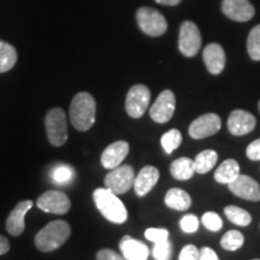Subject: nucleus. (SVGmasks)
I'll use <instances>...</instances> for the list:
<instances>
[{
    "label": "nucleus",
    "instance_id": "nucleus-1",
    "mask_svg": "<svg viewBox=\"0 0 260 260\" xmlns=\"http://www.w3.org/2000/svg\"><path fill=\"white\" fill-rule=\"evenodd\" d=\"M96 103L92 94L81 92L74 96L70 105V121L79 132H87L95 123Z\"/></svg>",
    "mask_w": 260,
    "mask_h": 260
},
{
    "label": "nucleus",
    "instance_id": "nucleus-2",
    "mask_svg": "<svg viewBox=\"0 0 260 260\" xmlns=\"http://www.w3.org/2000/svg\"><path fill=\"white\" fill-rule=\"evenodd\" d=\"M93 200L96 209L107 220L115 224H122L128 219V211L122 200L107 188H98L93 193Z\"/></svg>",
    "mask_w": 260,
    "mask_h": 260
},
{
    "label": "nucleus",
    "instance_id": "nucleus-3",
    "mask_svg": "<svg viewBox=\"0 0 260 260\" xmlns=\"http://www.w3.org/2000/svg\"><path fill=\"white\" fill-rule=\"evenodd\" d=\"M71 228L65 220H53L35 235V246L41 252L56 251L70 237Z\"/></svg>",
    "mask_w": 260,
    "mask_h": 260
},
{
    "label": "nucleus",
    "instance_id": "nucleus-4",
    "mask_svg": "<svg viewBox=\"0 0 260 260\" xmlns=\"http://www.w3.org/2000/svg\"><path fill=\"white\" fill-rule=\"evenodd\" d=\"M46 134L51 145L60 147L68 140L67 116L60 107H54L47 112L45 117Z\"/></svg>",
    "mask_w": 260,
    "mask_h": 260
},
{
    "label": "nucleus",
    "instance_id": "nucleus-5",
    "mask_svg": "<svg viewBox=\"0 0 260 260\" xmlns=\"http://www.w3.org/2000/svg\"><path fill=\"white\" fill-rule=\"evenodd\" d=\"M136 21L142 32L152 38L160 37L168 29V22L158 10L140 8L136 12Z\"/></svg>",
    "mask_w": 260,
    "mask_h": 260
},
{
    "label": "nucleus",
    "instance_id": "nucleus-6",
    "mask_svg": "<svg viewBox=\"0 0 260 260\" xmlns=\"http://www.w3.org/2000/svg\"><path fill=\"white\" fill-rule=\"evenodd\" d=\"M135 181V172L133 167L130 165H119L105 176L104 183L105 188L110 189L113 193L119 195L124 194L128 191L130 188L134 186Z\"/></svg>",
    "mask_w": 260,
    "mask_h": 260
},
{
    "label": "nucleus",
    "instance_id": "nucleus-7",
    "mask_svg": "<svg viewBox=\"0 0 260 260\" xmlns=\"http://www.w3.org/2000/svg\"><path fill=\"white\" fill-rule=\"evenodd\" d=\"M201 47V35L198 25L191 21H186L181 24L178 35V48L184 57L197 56Z\"/></svg>",
    "mask_w": 260,
    "mask_h": 260
},
{
    "label": "nucleus",
    "instance_id": "nucleus-8",
    "mask_svg": "<svg viewBox=\"0 0 260 260\" xmlns=\"http://www.w3.org/2000/svg\"><path fill=\"white\" fill-rule=\"evenodd\" d=\"M151 102V92L144 84H135L129 89L125 99L126 113L132 118H140L145 115Z\"/></svg>",
    "mask_w": 260,
    "mask_h": 260
},
{
    "label": "nucleus",
    "instance_id": "nucleus-9",
    "mask_svg": "<svg viewBox=\"0 0 260 260\" xmlns=\"http://www.w3.org/2000/svg\"><path fill=\"white\" fill-rule=\"evenodd\" d=\"M175 107H176V98L174 92L170 89H165L159 94L157 100L149 109V115L155 123L164 124L172 118Z\"/></svg>",
    "mask_w": 260,
    "mask_h": 260
},
{
    "label": "nucleus",
    "instance_id": "nucleus-10",
    "mask_svg": "<svg viewBox=\"0 0 260 260\" xmlns=\"http://www.w3.org/2000/svg\"><path fill=\"white\" fill-rule=\"evenodd\" d=\"M38 207L44 212L54 214H65L69 212L71 201L67 194L58 190H47L39 197Z\"/></svg>",
    "mask_w": 260,
    "mask_h": 260
},
{
    "label": "nucleus",
    "instance_id": "nucleus-11",
    "mask_svg": "<svg viewBox=\"0 0 260 260\" xmlns=\"http://www.w3.org/2000/svg\"><path fill=\"white\" fill-rule=\"evenodd\" d=\"M220 126H222V122H220L218 115L206 113V115L198 117L195 121L191 122L188 132H189L191 138L200 140L217 134Z\"/></svg>",
    "mask_w": 260,
    "mask_h": 260
},
{
    "label": "nucleus",
    "instance_id": "nucleus-12",
    "mask_svg": "<svg viewBox=\"0 0 260 260\" xmlns=\"http://www.w3.org/2000/svg\"><path fill=\"white\" fill-rule=\"evenodd\" d=\"M229 190L236 197L248 201H260V187L254 178L247 175H239L235 181L228 184Z\"/></svg>",
    "mask_w": 260,
    "mask_h": 260
},
{
    "label": "nucleus",
    "instance_id": "nucleus-13",
    "mask_svg": "<svg viewBox=\"0 0 260 260\" xmlns=\"http://www.w3.org/2000/svg\"><path fill=\"white\" fill-rule=\"evenodd\" d=\"M256 119L252 113L245 110H234L228 118V130L234 136H243L253 132Z\"/></svg>",
    "mask_w": 260,
    "mask_h": 260
},
{
    "label": "nucleus",
    "instance_id": "nucleus-14",
    "mask_svg": "<svg viewBox=\"0 0 260 260\" xmlns=\"http://www.w3.org/2000/svg\"><path fill=\"white\" fill-rule=\"evenodd\" d=\"M222 11L228 18L236 22H247L255 14L249 0H223Z\"/></svg>",
    "mask_w": 260,
    "mask_h": 260
},
{
    "label": "nucleus",
    "instance_id": "nucleus-15",
    "mask_svg": "<svg viewBox=\"0 0 260 260\" xmlns=\"http://www.w3.org/2000/svg\"><path fill=\"white\" fill-rule=\"evenodd\" d=\"M129 153V144L126 141H116L109 145L104 149L102 158V165L105 169L112 170L122 164L123 160Z\"/></svg>",
    "mask_w": 260,
    "mask_h": 260
},
{
    "label": "nucleus",
    "instance_id": "nucleus-16",
    "mask_svg": "<svg viewBox=\"0 0 260 260\" xmlns=\"http://www.w3.org/2000/svg\"><path fill=\"white\" fill-rule=\"evenodd\" d=\"M31 207V200L21 201V203L16 205L15 209L11 211L8 219H6V230H8L9 234H11L12 236H19L24 232L25 214L28 213V211L30 210Z\"/></svg>",
    "mask_w": 260,
    "mask_h": 260
},
{
    "label": "nucleus",
    "instance_id": "nucleus-17",
    "mask_svg": "<svg viewBox=\"0 0 260 260\" xmlns=\"http://www.w3.org/2000/svg\"><path fill=\"white\" fill-rule=\"evenodd\" d=\"M203 58L207 70L212 75H219L225 68V52L219 44H210L204 48Z\"/></svg>",
    "mask_w": 260,
    "mask_h": 260
},
{
    "label": "nucleus",
    "instance_id": "nucleus-18",
    "mask_svg": "<svg viewBox=\"0 0 260 260\" xmlns=\"http://www.w3.org/2000/svg\"><path fill=\"white\" fill-rule=\"evenodd\" d=\"M159 170L157 168L147 165V167L142 168L138 176H135L134 181V189L138 197H145L149 191L153 189V187L157 184L159 180Z\"/></svg>",
    "mask_w": 260,
    "mask_h": 260
},
{
    "label": "nucleus",
    "instance_id": "nucleus-19",
    "mask_svg": "<svg viewBox=\"0 0 260 260\" xmlns=\"http://www.w3.org/2000/svg\"><path fill=\"white\" fill-rule=\"evenodd\" d=\"M119 249L125 260H147L149 255L148 247L144 242L128 235L122 237L119 242Z\"/></svg>",
    "mask_w": 260,
    "mask_h": 260
},
{
    "label": "nucleus",
    "instance_id": "nucleus-20",
    "mask_svg": "<svg viewBox=\"0 0 260 260\" xmlns=\"http://www.w3.org/2000/svg\"><path fill=\"white\" fill-rule=\"evenodd\" d=\"M165 205L172 210L186 211L190 207V195L181 188H171L165 195Z\"/></svg>",
    "mask_w": 260,
    "mask_h": 260
},
{
    "label": "nucleus",
    "instance_id": "nucleus-21",
    "mask_svg": "<svg viewBox=\"0 0 260 260\" xmlns=\"http://www.w3.org/2000/svg\"><path fill=\"white\" fill-rule=\"evenodd\" d=\"M240 175V165L235 159H226L214 172V180L218 183L229 184Z\"/></svg>",
    "mask_w": 260,
    "mask_h": 260
},
{
    "label": "nucleus",
    "instance_id": "nucleus-22",
    "mask_svg": "<svg viewBox=\"0 0 260 260\" xmlns=\"http://www.w3.org/2000/svg\"><path fill=\"white\" fill-rule=\"evenodd\" d=\"M170 172L174 178H176L178 181L189 180L195 174L194 160L187 157L178 158L171 162Z\"/></svg>",
    "mask_w": 260,
    "mask_h": 260
},
{
    "label": "nucleus",
    "instance_id": "nucleus-23",
    "mask_svg": "<svg viewBox=\"0 0 260 260\" xmlns=\"http://www.w3.org/2000/svg\"><path fill=\"white\" fill-rule=\"evenodd\" d=\"M217 160H218V154L213 149H205L200 152L194 159L195 172L197 174H207V172L212 170L213 167H216Z\"/></svg>",
    "mask_w": 260,
    "mask_h": 260
},
{
    "label": "nucleus",
    "instance_id": "nucleus-24",
    "mask_svg": "<svg viewBox=\"0 0 260 260\" xmlns=\"http://www.w3.org/2000/svg\"><path fill=\"white\" fill-rule=\"evenodd\" d=\"M17 51L12 45L0 40V74L11 70L17 63Z\"/></svg>",
    "mask_w": 260,
    "mask_h": 260
},
{
    "label": "nucleus",
    "instance_id": "nucleus-25",
    "mask_svg": "<svg viewBox=\"0 0 260 260\" xmlns=\"http://www.w3.org/2000/svg\"><path fill=\"white\" fill-rule=\"evenodd\" d=\"M224 213H225L226 218L230 222L239 226H247L252 222V216L247 212L246 210L241 209V207L234 206V205H229L224 209Z\"/></svg>",
    "mask_w": 260,
    "mask_h": 260
},
{
    "label": "nucleus",
    "instance_id": "nucleus-26",
    "mask_svg": "<svg viewBox=\"0 0 260 260\" xmlns=\"http://www.w3.org/2000/svg\"><path fill=\"white\" fill-rule=\"evenodd\" d=\"M243 242H245V237L241 233L237 232V230H230V232L224 234L222 240H220V246L225 251L234 252L241 248Z\"/></svg>",
    "mask_w": 260,
    "mask_h": 260
},
{
    "label": "nucleus",
    "instance_id": "nucleus-27",
    "mask_svg": "<svg viewBox=\"0 0 260 260\" xmlns=\"http://www.w3.org/2000/svg\"><path fill=\"white\" fill-rule=\"evenodd\" d=\"M161 146L164 148V151L167 152V154H171L172 152L176 151L182 144V134L180 130L177 129H171L165 134L161 135L160 139Z\"/></svg>",
    "mask_w": 260,
    "mask_h": 260
},
{
    "label": "nucleus",
    "instance_id": "nucleus-28",
    "mask_svg": "<svg viewBox=\"0 0 260 260\" xmlns=\"http://www.w3.org/2000/svg\"><path fill=\"white\" fill-rule=\"evenodd\" d=\"M247 51L253 60H260V24L249 31L247 39Z\"/></svg>",
    "mask_w": 260,
    "mask_h": 260
},
{
    "label": "nucleus",
    "instance_id": "nucleus-29",
    "mask_svg": "<svg viewBox=\"0 0 260 260\" xmlns=\"http://www.w3.org/2000/svg\"><path fill=\"white\" fill-rule=\"evenodd\" d=\"M75 171L69 165H58L52 170L51 177L53 182L59 184H67L74 178Z\"/></svg>",
    "mask_w": 260,
    "mask_h": 260
},
{
    "label": "nucleus",
    "instance_id": "nucleus-30",
    "mask_svg": "<svg viewBox=\"0 0 260 260\" xmlns=\"http://www.w3.org/2000/svg\"><path fill=\"white\" fill-rule=\"evenodd\" d=\"M201 222H203L204 226L206 228L207 230H210V232H213V233L219 232V230L223 228V220L219 217V214L216 212H212V211H209V212L203 214V217H201Z\"/></svg>",
    "mask_w": 260,
    "mask_h": 260
},
{
    "label": "nucleus",
    "instance_id": "nucleus-31",
    "mask_svg": "<svg viewBox=\"0 0 260 260\" xmlns=\"http://www.w3.org/2000/svg\"><path fill=\"white\" fill-rule=\"evenodd\" d=\"M152 254L155 260H170L172 254L171 242L169 240H165V241L154 243Z\"/></svg>",
    "mask_w": 260,
    "mask_h": 260
},
{
    "label": "nucleus",
    "instance_id": "nucleus-32",
    "mask_svg": "<svg viewBox=\"0 0 260 260\" xmlns=\"http://www.w3.org/2000/svg\"><path fill=\"white\" fill-rule=\"evenodd\" d=\"M199 225H200L199 218H198L195 214H191V213L186 214V216H184L180 222L181 229L187 234L197 233L198 229H199Z\"/></svg>",
    "mask_w": 260,
    "mask_h": 260
},
{
    "label": "nucleus",
    "instance_id": "nucleus-33",
    "mask_svg": "<svg viewBox=\"0 0 260 260\" xmlns=\"http://www.w3.org/2000/svg\"><path fill=\"white\" fill-rule=\"evenodd\" d=\"M145 237L153 243L161 242L169 240V232L162 228H149L145 232Z\"/></svg>",
    "mask_w": 260,
    "mask_h": 260
},
{
    "label": "nucleus",
    "instance_id": "nucleus-34",
    "mask_svg": "<svg viewBox=\"0 0 260 260\" xmlns=\"http://www.w3.org/2000/svg\"><path fill=\"white\" fill-rule=\"evenodd\" d=\"M200 251L194 245H187L182 248L178 260H199Z\"/></svg>",
    "mask_w": 260,
    "mask_h": 260
},
{
    "label": "nucleus",
    "instance_id": "nucleus-35",
    "mask_svg": "<svg viewBox=\"0 0 260 260\" xmlns=\"http://www.w3.org/2000/svg\"><path fill=\"white\" fill-rule=\"evenodd\" d=\"M246 154L251 160H260V139L254 140V141L248 145V147L246 149Z\"/></svg>",
    "mask_w": 260,
    "mask_h": 260
},
{
    "label": "nucleus",
    "instance_id": "nucleus-36",
    "mask_svg": "<svg viewBox=\"0 0 260 260\" xmlns=\"http://www.w3.org/2000/svg\"><path fill=\"white\" fill-rule=\"evenodd\" d=\"M96 260H125V259L123 258V255L118 254V253L112 251V249L105 248L98 252Z\"/></svg>",
    "mask_w": 260,
    "mask_h": 260
},
{
    "label": "nucleus",
    "instance_id": "nucleus-37",
    "mask_svg": "<svg viewBox=\"0 0 260 260\" xmlns=\"http://www.w3.org/2000/svg\"><path fill=\"white\" fill-rule=\"evenodd\" d=\"M199 260H219V258L212 248H210V247H203L200 249Z\"/></svg>",
    "mask_w": 260,
    "mask_h": 260
},
{
    "label": "nucleus",
    "instance_id": "nucleus-38",
    "mask_svg": "<svg viewBox=\"0 0 260 260\" xmlns=\"http://www.w3.org/2000/svg\"><path fill=\"white\" fill-rule=\"evenodd\" d=\"M10 251V243L8 241V239L4 237L3 235H0V255L5 254Z\"/></svg>",
    "mask_w": 260,
    "mask_h": 260
},
{
    "label": "nucleus",
    "instance_id": "nucleus-39",
    "mask_svg": "<svg viewBox=\"0 0 260 260\" xmlns=\"http://www.w3.org/2000/svg\"><path fill=\"white\" fill-rule=\"evenodd\" d=\"M158 4L167 5V6H176L181 3V0H154Z\"/></svg>",
    "mask_w": 260,
    "mask_h": 260
},
{
    "label": "nucleus",
    "instance_id": "nucleus-40",
    "mask_svg": "<svg viewBox=\"0 0 260 260\" xmlns=\"http://www.w3.org/2000/svg\"><path fill=\"white\" fill-rule=\"evenodd\" d=\"M259 110H260V102H259Z\"/></svg>",
    "mask_w": 260,
    "mask_h": 260
},
{
    "label": "nucleus",
    "instance_id": "nucleus-41",
    "mask_svg": "<svg viewBox=\"0 0 260 260\" xmlns=\"http://www.w3.org/2000/svg\"><path fill=\"white\" fill-rule=\"evenodd\" d=\"M254 260H260V259H254Z\"/></svg>",
    "mask_w": 260,
    "mask_h": 260
}]
</instances>
